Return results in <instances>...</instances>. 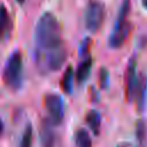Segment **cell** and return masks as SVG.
<instances>
[{
  "mask_svg": "<svg viewBox=\"0 0 147 147\" xmlns=\"http://www.w3.org/2000/svg\"><path fill=\"white\" fill-rule=\"evenodd\" d=\"M91 68H92V59L88 56L83 62H80V64L76 70V79L78 83H84L87 79L91 72Z\"/></svg>",
  "mask_w": 147,
  "mask_h": 147,
  "instance_id": "11",
  "label": "cell"
},
{
  "mask_svg": "<svg viewBox=\"0 0 147 147\" xmlns=\"http://www.w3.org/2000/svg\"><path fill=\"white\" fill-rule=\"evenodd\" d=\"M136 136H137V140L139 142V145L144 144V140L146 138V124L142 119L137 122L136 125Z\"/></svg>",
  "mask_w": 147,
  "mask_h": 147,
  "instance_id": "16",
  "label": "cell"
},
{
  "mask_svg": "<svg viewBox=\"0 0 147 147\" xmlns=\"http://www.w3.org/2000/svg\"><path fill=\"white\" fill-rule=\"evenodd\" d=\"M129 11H130V0H123L114 29L109 36V46L111 48H119L125 42V40L127 39L131 32L132 25L127 21Z\"/></svg>",
  "mask_w": 147,
  "mask_h": 147,
  "instance_id": "2",
  "label": "cell"
},
{
  "mask_svg": "<svg viewBox=\"0 0 147 147\" xmlns=\"http://www.w3.org/2000/svg\"><path fill=\"white\" fill-rule=\"evenodd\" d=\"M53 126L54 124L49 121V118H45L41 122L40 132H39L41 147H55L56 134L53 130Z\"/></svg>",
  "mask_w": 147,
  "mask_h": 147,
  "instance_id": "8",
  "label": "cell"
},
{
  "mask_svg": "<svg viewBox=\"0 0 147 147\" xmlns=\"http://www.w3.org/2000/svg\"><path fill=\"white\" fill-rule=\"evenodd\" d=\"M2 131H3V123H2V121L0 119V136L2 134Z\"/></svg>",
  "mask_w": 147,
  "mask_h": 147,
  "instance_id": "21",
  "label": "cell"
},
{
  "mask_svg": "<svg viewBox=\"0 0 147 147\" xmlns=\"http://www.w3.org/2000/svg\"><path fill=\"white\" fill-rule=\"evenodd\" d=\"M76 147H92V140L85 129H78L75 133Z\"/></svg>",
  "mask_w": 147,
  "mask_h": 147,
  "instance_id": "13",
  "label": "cell"
},
{
  "mask_svg": "<svg viewBox=\"0 0 147 147\" xmlns=\"http://www.w3.org/2000/svg\"><path fill=\"white\" fill-rule=\"evenodd\" d=\"M116 147H132L130 142H126V141H123V142H119Z\"/></svg>",
  "mask_w": 147,
  "mask_h": 147,
  "instance_id": "19",
  "label": "cell"
},
{
  "mask_svg": "<svg viewBox=\"0 0 147 147\" xmlns=\"http://www.w3.org/2000/svg\"><path fill=\"white\" fill-rule=\"evenodd\" d=\"M99 83H100L101 88H106L108 86V83H109V74H108L107 69H105V68H101L100 69Z\"/></svg>",
  "mask_w": 147,
  "mask_h": 147,
  "instance_id": "17",
  "label": "cell"
},
{
  "mask_svg": "<svg viewBox=\"0 0 147 147\" xmlns=\"http://www.w3.org/2000/svg\"><path fill=\"white\" fill-rule=\"evenodd\" d=\"M146 98H147V75L141 74L139 76L138 85H137L136 93H134V100H136V105L139 111L144 110Z\"/></svg>",
  "mask_w": 147,
  "mask_h": 147,
  "instance_id": "9",
  "label": "cell"
},
{
  "mask_svg": "<svg viewBox=\"0 0 147 147\" xmlns=\"http://www.w3.org/2000/svg\"><path fill=\"white\" fill-rule=\"evenodd\" d=\"M138 79L139 77H137V61H136V57L132 56L129 61V64L126 68V77H125V82H126L125 94L129 102L134 100V93L138 85Z\"/></svg>",
  "mask_w": 147,
  "mask_h": 147,
  "instance_id": "7",
  "label": "cell"
},
{
  "mask_svg": "<svg viewBox=\"0 0 147 147\" xmlns=\"http://www.w3.org/2000/svg\"><path fill=\"white\" fill-rule=\"evenodd\" d=\"M141 5H142V7L147 10V0H141Z\"/></svg>",
  "mask_w": 147,
  "mask_h": 147,
  "instance_id": "20",
  "label": "cell"
},
{
  "mask_svg": "<svg viewBox=\"0 0 147 147\" xmlns=\"http://www.w3.org/2000/svg\"><path fill=\"white\" fill-rule=\"evenodd\" d=\"M16 1H17V2H18V3H20V5H23V3H24V1H25V0H16Z\"/></svg>",
  "mask_w": 147,
  "mask_h": 147,
  "instance_id": "22",
  "label": "cell"
},
{
  "mask_svg": "<svg viewBox=\"0 0 147 147\" xmlns=\"http://www.w3.org/2000/svg\"><path fill=\"white\" fill-rule=\"evenodd\" d=\"M34 40L36 53L45 54L62 47L61 25L52 13L46 11L39 17L34 29Z\"/></svg>",
  "mask_w": 147,
  "mask_h": 147,
  "instance_id": "1",
  "label": "cell"
},
{
  "mask_svg": "<svg viewBox=\"0 0 147 147\" xmlns=\"http://www.w3.org/2000/svg\"><path fill=\"white\" fill-rule=\"evenodd\" d=\"M90 44H91V40L88 39V38H86L84 41H83V44H82V46H80V49H79V53L80 54H86L87 53V51H88V47H90Z\"/></svg>",
  "mask_w": 147,
  "mask_h": 147,
  "instance_id": "18",
  "label": "cell"
},
{
  "mask_svg": "<svg viewBox=\"0 0 147 147\" xmlns=\"http://www.w3.org/2000/svg\"><path fill=\"white\" fill-rule=\"evenodd\" d=\"M10 30V17L3 5H0V40L3 39Z\"/></svg>",
  "mask_w": 147,
  "mask_h": 147,
  "instance_id": "12",
  "label": "cell"
},
{
  "mask_svg": "<svg viewBox=\"0 0 147 147\" xmlns=\"http://www.w3.org/2000/svg\"><path fill=\"white\" fill-rule=\"evenodd\" d=\"M36 59H37V63L39 65H44V68L46 70L54 71V70H59L65 62L67 52L62 46L57 49H54V51L45 53V54L36 53Z\"/></svg>",
  "mask_w": 147,
  "mask_h": 147,
  "instance_id": "5",
  "label": "cell"
},
{
  "mask_svg": "<svg viewBox=\"0 0 147 147\" xmlns=\"http://www.w3.org/2000/svg\"><path fill=\"white\" fill-rule=\"evenodd\" d=\"M44 106L48 113L49 121L54 125L61 124L64 117V106L62 98L59 94L48 93L44 98Z\"/></svg>",
  "mask_w": 147,
  "mask_h": 147,
  "instance_id": "6",
  "label": "cell"
},
{
  "mask_svg": "<svg viewBox=\"0 0 147 147\" xmlns=\"http://www.w3.org/2000/svg\"><path fill=\"white\" fill-rule=\"evenodd\" d=\"M32 138H33V134H32V126L31 124H26L25 126V130L22 134V138H21V142H20V147H32Z\"/></svg>",
  "mask_w": 147,
  "mask_h": 147,
  "instance_id": "15",
  "label": "cell"
},
{
  "mask_svg": "<svg viewBox=\"0 0 147 147\" xmlns=\"http://www.w3.org/2000/svg\"><path fill=\"white\" fill-rule=\"evenodd\" d=\"M85 121H86V124L88 125V127L91 129V131L95 136H98L100 133V126H101V116H100L99 111H96L94 109L90 110L86 114Z\"/></svg>",
  "mask_w": 147,
  "mask_h": 147,
  "instance_id": "10",
  "label": "cell"
},
{
  "mask_svg": "<svg viewBox=\"0 0 147 147\" xmlns=\"http://www.w3.org/2000/svg\"><path fill=\"white\" fill-rule=\"evenodd\" d=\"M105 15H106L105 5L101 1L98 0L88 1L84 14V22L86 29L93 33L99 31L103 24Z\"/></svg>",
  "mask_w": 147,
  "mask_h": 147,
  "instance_id": "4",
  "label": "cell"
},
{
  "mask_svg": "<svg viewBox=\"0 0 147 147\" xmlns=\"http://www.w3.org/2000/svg\"><path fill=\"white\" fill-rule=\"evenodd\" d=\"M22 78H23V60L22 54L20 51H15L10 54L8 57L2 74V79L5 85L16 91L22 85Z\"/></svg>",
  "mask_w": 147,
  "mask_h": 147,
  "instance_id": "3",
  "label": "cell"
},
{
  "mask_svg": "<svg viewBox=\"0 0 147 147\" xmlns=\"http://www.w3.org/2000/svg\"><path fill=\"white\" fill-rule=\"evenodd\" d=\"M72 78H74V71L71 67H68L62 76L61 79V88L63 90V92H65L67 94L71 93L72 90Z\"/></svg>",
  "mask_w": 147,
  "mask_h": 147,
  "instance_id": "14",
  "label": "cell"
}]
</instances>
